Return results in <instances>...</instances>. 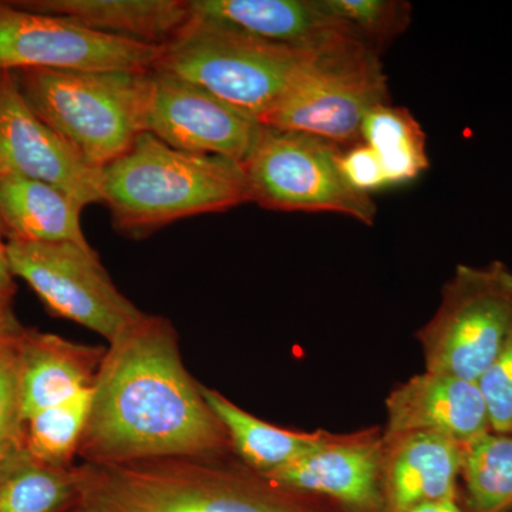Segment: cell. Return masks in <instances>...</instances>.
Listing matches in <instances>:
<instances>
[{"label": "cell", "mask_w": 512, "mask_h": 512, "mask_svg": "<svg viewBox=\"0 0 512 512\" xmlns=\"http://www.w3.org/2000/svg\"><path fill=\"white\" fill-rule=\"evenodd\" d=\"M228 441L170 320L146 313L109 343L77 451L84 463L215 457Z\"/></svg>", "instance_id": "obj_1"}, {"label": "cell", "mask_w": 512, "mask_h": 512, "mask_svg": "<svg viewBox=\"0 0 512 512\" xmlns=\"http://www.w3.org/2000/svg\"><path fill=\"white\" fill-rule=\"evenodd\" d=\"M100 187L114 229L133 239L249 202L241 163L175 150L150 133L140 134L126 154L100 171Z\"/></svg>", "instance_id": "obj_2"}, {"label": "cell", "mask_w": 512, "mask_h": 512, "mask_svg": "<svg viewBox=\"0 0 512 512\" xmlns=\"http://www.w3.org/2000/svg\"><path fill=\"white\" fill-rule=\"evenodd\" d=\"M30 109L94 170L126 154L146 133L151 70L13 72Z\"/></svg>", "instance_id": "obj_3"}, {"label": "cell", "mask_w": 512, "mask_h": 512, "mask_svg": "<svg viewBox=\"0 0 512 512\" xmlns=\"http://www.w3.org/2000/svg\"><path fill=\"white\" fill-rule=\"evenodd\" d=\"M323 57L191 16L153 69L197 84L261 124Z\"/></svg>", "instance_id": "obj_4"}, {"label": "cell", "mask_w": 512, "mask_h": 512, "mask_svg": "<svg viewBox=\"0 0 512 512\" xmlns=\"http://www.w3.org/2000/svg\"><path fill=\"white\" fill-rule=\"evenodd\" d=\"M212 458L84 463L79 504L89 512H301Z\"/></svg>", "instance_id": "obj_5"}, {"label": "cell", "mask_w": 512, "mask_h": 512, "mask_svg": "<svg viewBox=\"0 0 512 512\" xmlns=\"http://www.w3.org/2000/svg\"><path fill=\"white\" fill-rule=\"evenodd\" d=\"M343 148L322 138L262 126L242 161L249 202L271 211L335 212L375 224L372 195L360 194L339 168Z\"/></svg>", "instance_id": "obj_6"}, {"label": "cell", "mask_w": 512, "mask_h": 512, "mask_svg": "<svg viewBox=\"0 0 512 512\" xmlns=\"http://www.w3.org/2000/svg\"><path fill=\"white\" fill-rule=\"evenodd\" d=\"M512 329V269L458 265L439 308L420 329L426 372L478 382Z\"/></svg>", "instance_id": "obj_7"}, {"label": "cell", "mask_w": 512, "mask_h": 512, "mask_svg": "<svg viewBox=\"0 0 512 512\" xmlns=\"http://www.w3.org/2000/svg\"><path fill=\"white\" fill-rule=\"evenodd\" d=\"M6 252L15 278L30 286L47 311L99 333L107 343L146 315L114 285L92 247L8 239Z\"/></svg>", "instance_id": "obj_8"}, {"label": "cell", "mask_w": 512, "mask_h": 512, "mask_svg": "<svg viewBox=\"0 0 512 512\" xmlns=\"http://www.w3.org/2000/svg\"><path fill=\"white\" fill-rule=\"evenodd\" d=\"M387 101L389 86L379 55L355 45L323 57L261 124L348 148L362 143L360 130L366 114Z\"/></svg>", "instance_id": "obj_9"}, {"label": "cell", "mask_w": 512, "mask_h": 512, "mask_svg": "<svg viewBox=\"0 0 512 512\" xmlns=\"http://www.w3.org/2000/svg\"><path fill=\"white\" fill-rule=\"evenodd\" d=\"M161 47L103 35L62 16L0 0V72L151 70Z\"/></svg>", "instance_id": "obj_10"}, {"label": "cell", "mask_w": 512, "mask_h": 512, "mask_svg": "<svg viewBox=\"0 0 512 512\" xmlns=\"http://www.w3.org/2000/svg\"><path fill=\"white\" fill-rule=\"evenodd\" d=\"M261 124L197 84L151 69L146 133L175 150L242 163Z\"/></svg>", "instance_id": "obj_11"}, {"label": "cell", "mask_w": 512, "mask_h": 512, "mask_svg": "<svg viewBox=\"0 0 512 512\" xmlns=\"http://www.w3.org/2000/svg\"><path fill=\"white\" fill-rule=\"evenodd\" d=\"M0 174L53 185L83 208L101 202L100 171L30 109L13 72H0Z\"/></svg>", "instance_id": "obj_12"}, {"label": "cell", "mask_w": 512, "mask_h": 512, "mask_svg": "<svg viewBox=\"0 0 512 512\" xmlns=\"http://www.w3.org/2000/svg\"><path fill=\"white\" fill-rule=\"evenodd\" d=\"M190 9L194 18L313 55L362 45L319 0H190Z\"/></svg>", "instance_id": "obj_13"}, {"label": "cell", "mask_w": 512, "mask_h": 512, "mask_svg": "<svg viewBox=\"0 0 512 512\" xmlns=\"http://www.w3.org/2000/svg\"><path fill=\"white\" fill-rule=\"evenodd\" d=\"M386 439L426 431L466 444L491 430L477 382L424 372L400 384L386 400Z\"/></svg>", "instance_id": "obj_14"}, {"label": "cell", "mask_w": 512, "mask_h": 512, "mask_svg": "<svg viewBox=\"0 0 512 512\" xmlns=\"http://www.w3.org/2000/svg\"><path fill=\"white\" fill-rule=\"evenodd\" d=\"M261 478L276 487L326 495L366 510L382 501L383 444L336 437L325 447Z\"/></svg>", "instance_id": "obj_15"}, {"label": "cell", "mask_w": 512, "mask_h": 512, "mask_svg": "<svg viewBox=\"0 0 512 512\" xmlns=\"http://www.w3.org/2000/svg\"><path fill=\"white\" fill-rule=\"evenodd\" d=\"M463 444L440 434L414 431L384 440L383 488L390 512L456 498Z\"/></svg>", "instance_id": "obj_16"}, {"label": "cell", "mask_w": 512, "mask_h": 512, "mask_svg": "<svg viewBox=\"0 0 512 512\" xmlns=\"http://www.w3.org/2000/svg\"><path fill=\"white\" fill-rule=\"evenodd\" d=\"M106 349L25 328L18 343L23 419L92 387Z\"/></svg>", "instance_id": "obj_17"}, {"label": "cell", "mask_w": 512, "mask_h": 512, "mask_svg": "<svg viewBox=\"0 0 512 512\" xmlns=\"http://www.w3.org/2000/svg\"><path fill=\"white\" fill-rule=\"evenodd\" d=\"M19 8L62 16L84 28L164 46L190 22V0H12Z\"/></svg>", "instance_id": "obj_18"}, {"label": "cell", "mask_w": 512, "mask_h": 512, "mask_svg": "<svg viewBox=\"0 0 512 512\" xmlns=\"http://www.w3.org/2000/svg\"><path fill=\"white\" fill-rule=\"evenodd\" d=\"M82 205L59 188L15 174H0V218L6 241L72 242L90 248Z\"/></svg>", "instance_id": "obj_19"}, {"label": "cell", "mask_w": 512, "mask_h": 512, "mask_svg": "<svg viewBox=\"0 0 512 512\" xmlns=\"http://www.w3.org/2000/svg\"><path fill=\"white\" fill-rule=\"evenodd\" d=\"M202 394L227 433L229 443L259 477L289 466L336 439L323 431L296 433L272 426L210 387L202 386Z\"/></svg>", "instance_id": "obj_20"}, {"label": "cell", "mask_w": 512, "mask_h": 512, "mask_svg": "<svg viewBox=\"0 0 512 512\" xmlns=\"http://www.w3.org/2000/svg\"><path fill=\"white\" fill-rule=\"evenodd\" d=\"M360 137L379 157L387 187L410 183L429 168L426 134L406 107L377 104L366 114Z\"/></svg>", "instance_id": "obj_21"}, {"label": "cell", "mask_w": 512, "mask_h": 512, "mask_svg": "<svg viewBox=\"0 0 512 512\" xmlns=\"http://www.w3.org/2000/svg\"><path fill=\"white\" fill-rule=\"evenodd\" d=\"M79 470L42 463L23 451L0 468V512H67L79 504Z\"/></svg>", "instance_id": "obj_22"}, {"label": "cell", "mask_w": 512, "mask_h": 512, "mask_svg": "<svg viewBox=\"0 0 512 512\" xmlns=\"http://www.w3.org/2000/svg\"><path fill=\"white\" fill-rule=\"evenodd\" d=\"M461 477L470 512L512 508V433L488 430L463 444Z\"/></svg>", "instance_id": "obj_23"}, {"label": "cell", "mask_w": 512, "mask_h": 512, "mask_svg": "<svg viewBox=\"0 0 512 512\" xmlns=\"http://www.w3.org/2000/svg\"><path fill=\"white\" fill-rule=\"evenodd\" d=\"M93 386L25 421V448L42 463L72 467L92 409Z\"/></svg>", "instance_id": "obj_24"}, {"label": "cell", "mask_w": 512, "mask_h": 512, "mask_svg": "<svg viewBox=\"0 0 512 512\" xmlns=\"http://www.w3.org/2000/svg\"><path fill=\"white\" fill-rule=\"evenodd\" d=\"M322 8L342 22L350 35L380 55L412 23V5L403 0H319Z\"/></svg>", "instance_id": "obj_25"}, {"label": "cell", "mask_w": 512, "mask_h": 512, "mask_svg": "<svg viewBox=\"0 0 512 512\" xmlns=\"http://www.w3.org/2000/svg\"><path fill=\"white\" fill-rule=\"evenodd\" d=\"M19 339L0 356V468L26 451L18 375Z\"/></svg>", "instance_id": "obj_26"}, {"label": "cell", "mask_w": 512, "mask_h": 512, "mask_svg": "<svg viewBox=\"0 0 512 512\" xmlns=\"http://www.w3.org/2000/svg\"><path fill=\"white\" fill-rule=\"evenodd\" d=\"M477 383L487 406L491 430L512 433V329Z\"/></svg>", "instance_id": "obj_27"}, {"label": "cell", "mask_w": 512, "mask_h": 512, "mask_svg": "<svg viewBox=\"0 0 512 512\" xmlns=\"http://www.w3.org/2000/svg\"><path fill=\"white\" fill-rule=\"evenodd\" d=\"M339 168L350 187L360 194L370 195L387 187L379 157L365 143L343 148Z\"/></svg>", "instance_id": "obj_28"}, {"label": "cell", "mask_w": 512, "mask_h": 512, "mask_svg": "<svg viewBox=\"0 0 512 512\" xmlns=\"http://www.w3.org/2000/svg\"><path fill=\"white\" fill-rule=\"evenodd\" d=\"M15 293V275L10 268L6 241H0V313L12 312Z\"/></svg>", "instance_id": "obj_29"}, {"label": "cell", "mask_w": 512, "mask_h": 512, "mask_svg": "<svg viewBox=\"0 0 512 512\" xmlns=\"http://www.w3.org/2000/svg\"><path fill=\"white\" fill-rule=\"evenodd\" d=\"M25 326L20 325L15 313H0V356L22 335Z\"/></svg>", "instance_id": "obj_30"}, {"label": "cell", "mask_w": 512, "mask_h": 512, "mask_svg": "<svg viewBox=\"0 0 512 512\" xmlns=\"http://www.w3.org/2000/svg\"><path fill=\"white\" fill-rule=\"evenodd\" d=\"M407 512H464L460 505L457 504L456 498L450 500L430 501L416 505L412 510Z\"/></svg>", "instance_id": "obj_31"}, {"label": "cell", "mask_w": 512, "mask_h": 512, "mask_svg": "<svg viewBox=\"0 0 512 512\" xmlns=\"http://www.w3.org/2000/svg\"><path fill=\"white\" fill-rule=\"evenodd\" d=\"M0 241H6L5 227H3L2 218H0Z\"/></svg>", "instance_id": "obj_32"}, {"label": "cell", "mask_w": 512, "mask_h": 512, "mask_svg": "<svg viewBox=\"0 0 512 512\" xmlns=\"http://www.w3.org/2000/svg\"><path fill=\"white\" fill-rule=\"evenodd\" d=\"M70 512H89L86 510V508L82 507V505L77 504L76 507L73 508Z\"/></svg>", "instance_id": "obj_33"}, {"label": "cell", "mask_w": 512, "mask_h": 512, "mask_svg": "<svg viewBox=\"0 0 512 512\" xmlns=\"http://www.w3.org/2000/svg\"><path fill=\"white\" fill-rule=\"evenodd\" d=\"M508 512H512V508H511V510H510V511H508Z\"/></svg>", "instance_id": "obj_34"}]
</instances>
